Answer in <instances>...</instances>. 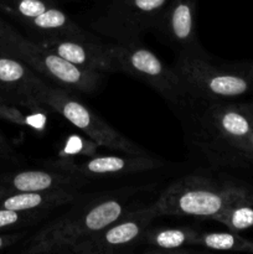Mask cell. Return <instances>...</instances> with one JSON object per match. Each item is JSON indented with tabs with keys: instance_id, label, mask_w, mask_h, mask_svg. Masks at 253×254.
I'll list each match as a JSON object with an SVG mask.
<instances>
[{
	"instance_id": "6da1fadb",
	"label": "cell",
	"mask_w": 253,
	"mask_h": 254,
	"mask_svg": "<svg viewBox=\"0 0 253 254\" xmlns=\"http://www.w3.org/2000/svg\"><path fill=\"white\" fill-rule=\"evenodd\" d=\"M153 205L158 216L215 218L233 206H252L253 189L240 181L192 174L170 184Z\"/></svg>"
},
{
	"instance_id": "7a4b0ae2",
	"label": "cell",
	"mask_w": 253,
	"mask_h": 254,
	"mask_svg": "<svg viewBox=\"0 0 253 254\" xmlns=\"http://www.w3.org/2000/svg\"><path fill=\"white\" fill-rule=\"evenodd\" d=\"M0 47L26 64L51 84L67 91L91 94L98 91L103 83V73L79 68L64 61L35 40L20 34L2 19H0Z\"/></svg>"
},
{
	"instance_id": "3957f363",
	"label": "cell",
	"mask_w": 253,
	"mask_h": 254,
	"mask_svg": "<svg viewBox=\"0 0 253 254\" xmlns=\"http://www.w3.org/2000/svg\"><path fill=\"white\" fill-rule=\"evenodd\" d=\"M173 68L193 101L235 98L253 89V64L218 66L201 51L178 54Z\"/></svg>"
},
{
	"instance_id": "277c9868",
	"label": "cell",
	"mask_w": 253,
	"mask_h": 254,
	"mask_svg": "<svg viewBox=\"0 0 253 254\" xmlns=\"http://www.w3.org/2000/svg\"><path fill=\"white\" fill-rule=\"evenodd\" d=\"M198 136L216 161L243 165L237 155L241 144L252 134L253 114L242 104H226L220 101H196Z\"/></svg>"
},
{
	"instance_id": "5b68a950",
	"label": "cell",
	"mask_w": 253,
	"mask_h": 254,
	"mask_svg": "<svg viewBox=\"0 0 253 254\" xmlns=\"http://www.w3.org/2000/svg\"><path fill=\"white\" fill-rule=\"evenodd\" d=\"M109 46L121 72L151 87L178 113H190L196 101L189 94L173 67L164 64L140 41L111 42Z\"/></svg>"
},
{
	"instance_id": "8992f818",
	"label": "cell",
	"mask_w": 253,
	"mask_h": 254,
	"mask_svg": "<svg viewBox=\"0 0 253 254\" xmlns=\"http://www.w3.org/2000/svg\"><path fill=\"white\" fill-rule=\"evenodd\" d=\"M135 190H121L91 197L37 237L39 246L72 242L78 236L98 233L129 212V201Z\"/></svg>"
},
{
	"instance_id": "52a82bcc",
	"label": "cell",
	"mask_w": 253,
	"mask_h": 254,
	"mask_svg": "<svg viewBox=\"0 0 253 254\" xmlns=\"http://www.w3.org/2000/svg\"><path fill=\"white\" fill-rule=\"evenodd\" d=\"M39 107L59 113L72 126L83 131L97 145L129 155H146L148 151L131 141L111 124L74 98L71 91L49 84L39 96Z\"/></svg>"
},
{
	"instance_id": "ba28073f",
	"label": "cell",
	"mask_w": 253,
	"mask_h": 254,
	"mask_svg": "<svg viewBox=\"0 0 253 254\" xmlns=\"http://www.w3.org/2000/svg\"><path fill=\"white\" fill-rule=\"evenodd\" d=\"M169 0H112L104 14L92 22V29L114 42L139 41L153 29Z\"/></svg>"
},
{
	"instance_id": "9c48e42d",
	"label": "cell",
	"mask_w": 253,
	"mask_h": 254,
	"mask_svg": "<svg viewBox=\"0 0 253 254\" xmlns=\"http://www.w3.org/2000/svg\"><path fill=\"white\" fill-rule=\"evenodd\" d=\"M197 0H169L153 29L176 54L201 52L196 32Z\"/></svg>"
},
{
	"instance_id": "30bf717a",
	"label": "cell",
	"mask_w": 253,
	"mask_h": 254,
	"mask_svg": "<svg viewBox=\"0 0 253 254\" xmlns=\"http://www.w3.org/2000/svg\"><path fill=\"white\" fill-rule=\"evenodd\" d=\"M35 41L79 68L103 74L121 72L109 44L56 36L37 37Z\"/></svg>"
},
{
	"instance_id": "8fae6325",
	"label": "cell",
	"mask_w": 253,
	"mask_h": 254,
	"mask_svg": "<svg viewBox=\"0 0 253 254\" xmlns=\"http://www.w3.org/2000/svg\"><path fill=\"white\" fill-rule=\"evenodd\" d=\"M50 83L26 64L0 47V93L16 103L39 107V96Z\"/></svg>"
},
{
	"instance_id": "7c38bea8",
	"label": "cell",
	"mask_w": 253,
	"mask_h": 254,
	"mask_svg": "<svg viewBox=\"0 0 253 254\" xmlns=\"http://www.w3.org/2000/svg\"><path fill=\"white\" fill-rule=\"evenodd\" d=\"M164 161L153 158L150 155H129L126 156H96L81 164L57 163L52 166L62 171L76 174L83 178H109V176H124L129 174L144 173V171L155 170L163 168Z\"/></svg>"
},
{
	"instance_id": "4fadbf2b",
	"label": "cell",
	"mask_w": 253,
	"mask_h": 254,
	"mask_svg": "<svg viewBox=\"0 0 253 254\" xmlns=\"http://www.w3.org/2000/svg\"><path fill=\"white\" fill-rule=\"evenodd\" d=\"M89 179L76 174L52 170H22L0 175V195L15 192H40V191L76 189L88 185Z\"/></svg>"
},
{
	"instance_id": "5bb4252c",
	"label": "cell",
	"mask_w": 253,
	"mask_h": 254,
	"mask_svg": "<svg viewBox=\"0 0 253 254\" xmlns=\"http://www.w3.org/2000/svg\"><path fill=\"white\" fill-rule=\"evenodd\" d=\"M81 198L76 189L40 191V192H15L0 195V208L12 211H42L67 205Z\"/></svg>"
},
{
	"instance_id": "9a60e30c",
	"label": "cell",
	"mask_w": 253,
	"mask_h": 254,
	"mask_svg": "<svg viewBox=\"0 0 253 254\" xmlns=\"http://www.w3.org/2000/svg\"><path fill=\"white\" fill-rule=\"evenodd\" d=\"M201 242L216 251H247L253 253V243L232 235V233H207L202 236Z\"/></svg>"
},
{
	"instance_id": "2e32d148",
	"label": "cell",
	"mask_w": 253,
	"mask_h": 254,
	"mask_svg": "<svg viewBox=\"0 0 253 254\" xmlns=\"http://www.w3.org/2000/svg\"><path fill=\"white\" fill-rule=\"evenodd\" d=\"M215 220L225 223L233 231H243L253 227V207L251 205H240L227 208Z\"/></svg>"
},
{
	"instance_id": "e0dca14e",
	"label": "cell",
	"mask_w": 253,
	"mask_h": 254,
	"mask_svg": "<svg viewBox=\"0 0 253 254\" xmlns=\"http://www.w3.org/2000/svg\"><path fill=\"white\" fill-rule=\"evenodd\" d=\"M191 237L190 231L179 230V228H169V230L158 231L153 236V242L156 246L166 250L178 248L188 242Z\"/></svg>"
},
{
	"instance_id": "ac0fdd59",
	"label": "cell",
	"mask_w": 253,
	"mask_h": 254,
	"mask_svg": "<svg viewBox=\"0 0 253 254\" xmlns=\"http://www.w3.org/2000/svg\"><path fill=\"white\" fill-rule=\"evenodd\" d=\"M41 211H12L0 208V228L19 225L29 218L39 216Z\"/></svg>"
},
{
	"instance_id": "d6986e66",
	"label": "cell",
	"mask_w": 253,
	"mask_h": 254,
	"mask_svg": "<svg viewBox=\"0 0 253 254\" xmlns=\"http://www.w3.org/2000/svg\"><path fill=\"white\" fill-rule=\"evenodd\" d=\"M237 155L242 164L253 163V131L245 141L240 145L237 150Z\"/></svg>"
},
{
	"instance_id": "ffe728a7",
	"label": "cell",
	"mask_w": 253,
	"mask_h": 254,
	"mask_svg": "<svg viewBox=\"0 0 253 254\" xmlns=\"http://www.w3.org/2000/svg\"><path fill=\"white\" fill-rule=\"evenodd\" d=\"M0 159H5V160H12L15 161L17 159L16 154H15L14 149L11 148L7 140L5 139L4 134L0 131Z\"/></svg>"
},
{
	"instance_id": "44dd1931",
	"label": "cell",
	"mask_w": 253,
	"mask_h": 254,
	"mask_svg": "<svg viewBox=\"0 0 253 254\" xmlns=\"http://www.w3.org/2000/svg\"><path fill=\"white\" fill-rule=\"evenodd\" d=\"M10 241H11V237H9V236H1V235H0V250H1V248L4 247L6 243H9Z\"/></svg>"
},
{
	"instance_id": "7402d4cb",
	"label": "cell",
	"mask_w": 253,
	"mask_h": 254,
	"mask_svg": "<svg viewBox=\"0 0 253 254\" xmlns=\"http://www.w3.org/2000/svg\"><path fill=\"white\" fill-rule=\"evenodd\" d=\"M242 106L245 107V108L247 109L250 113L253 114V102H250V103H245V104H242Z\"/></svg>"
}]
</instances>
